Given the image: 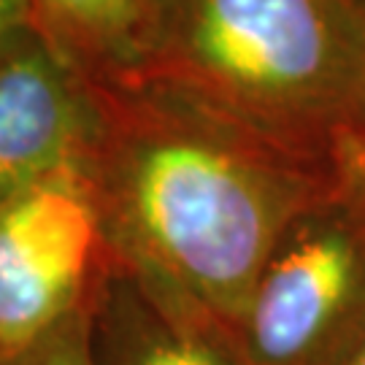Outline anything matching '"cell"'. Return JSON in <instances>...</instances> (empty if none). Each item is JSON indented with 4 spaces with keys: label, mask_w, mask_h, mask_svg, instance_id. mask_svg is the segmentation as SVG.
<instances>
[{
    "label": "cell",
    "mask_w": 365,
    "mask_h": 365,
    "mask_svg": "<svg viewBox=\"0 0 365 365\" xmlns=\"http://www.w3.org/2000/svg\"><path fill=\"white\" fill-rule=\"evenodd\" d=\"M106 252L230 330L289 227L352 184L155 84H101Z\"/></svg>",
    "instance_id": "1"
},
{
    "label": "cell",
    "mask_w": 365,
    "mask_h": 365,
    "mask_svg": "<svg viewBox=\"0 0 365 365\" xmlns=\"http://www.w3.org/2000/svg\"><path fill=\"white\" fill-rule=\"evenodd\" d=\"M357 182L365 163V16L349 0H160L144 76Z\"/></svg>",
    "instance_id": "2"
},
{
    "label": "cell",
    "mask_w": 365,
    "mask_h": 365,
    "mask_svg": "<svg viewBox=\"0 0 365 365\" xmlns=\"http://www.w3.org/2000/svg\"><path fill=\"white\" fill-rule=\"evenodd\" d=\"M233 339L244 365H344L363 346L365 187H341L284 233Z\"/></svg>",
    "instance_id": "3"
},
{
    "label": "cell",
    "mask_w": 365,
    "mask_h": 365,
    "mask_svg": "<svg viewBox=\"0 0 365 365\" xmlns=\"http://www.w3.org/2000/svg\"><path fill=\"white\" fill-rule=\"evenodd\" d=\"M106 260L87 173L68 170L0 200V354H14L90 298Z\"/></svg>",
    "instance_id": "4"
},
{
    "label": "cell",
    "mask_w": 365,
    "mask_h": 365,
    "mask_svg": "<svg viewBox=\"0 0 365 365\" xmlns=\"http://www.w3.org/2000/svg\"><path fill=\"white\" fill-rule=\"evenodd\" d=\"M103 133V87L33 27L0 60V200L87 173Z\"/></svg>",
    "instance_id": "5"
},
{
    "label": "cell",
    "mask_w": 365,
    "mask_h": 365,
    "mask_svg": "<svg viewBox=\"0 0 365 365\" xmlns=\"http://www.w3.org/2000/svg\"><path fill=\"white\" fill-rule=\"evenodd\" d=\"M92 365H244L233 330L106 252L92 284Z\"/></svg>",
    "instance_id": "6"
},
{
    "label": "cell",
    "mask_w": 365,
    "mask_h": 365,
    "mask_svg": "<svg viewBox=\"0 0 365 365\" xmlns=\"http://www.w3.org/2000/svg\"><path fill=\"white\" fill-rule=\"evenodd\" d=\"M160 0H33V27L98 84L144 76Z\"/></svg>",
    "instance_id": "7"
},
{
    "label": "cell",
    "mask_w": 365,
    "mask_h": 365,
    "mask_svg": "<svg viewBox=\"0 0 365 365\" xmlns=\"http://www.w3.org/2000/svg\"><path fill=\"white\" fill-rule=\"evenodd\" d=\"M92 292L52 330L14 354H0V365H92Z\"/></svg>",
    "instance_id": "8"
},
{
    "label": "cell",
    "mask_w": 365,
    "mask_h": 365,
    "mask_svg": "<svg viewBox=\"0 0 365 365\" xmlns=\"http://www.w3.org/2000/svg\"><path fill=\"white\" fill-rule=\"evenodd\" d=\"M33 30V0H0V60Z\"/></svg>",
    "instance_id": "9"
},
{
    "label": "cell",
    "mask_w": 365,
    "mask_h": 365,
    "mask_svg": "<svg viewBox=\"0 0 365 365\" xmlns=\"http://www.w3.org/2000/svg\"><path fill=\"white\" fill-rule=\"evenodd\" d=\"M344 365H365V344H363V346H360V349H357V352H354L352 357H349V360H346Z\"/></svg>",
    "instance_id": "10"
},
{
    "label": "cell",
    "mask_w": 365,
    "mask_h": 365,
    "mask_svg": "<svg viewBox=\"0 0 365 365\" xmlns=\"http://www.w3.org/2000/svg\"><path fill=\"white\" fill-rule=\"evenodd\" d=\"M349 3H352L354 9H357V11H360L365 16V0H349Z\"/></svg>",
    "instance_id": "11"
},
{
    "label": "cell",
    "mask_w": 365,
    "mask_h": 365,
    "mask_svg": "<svg viewBox=\"0 0 365 365\" xmlns=\"http://www.w3.org/2000/svg\"><path fill=\"white\" fill-rule=\"evenodd\" d=\"M360 184L365 187V163H363V168H360Z\"/></svg>",
    "instance_id": "12"
}]
</instances>
